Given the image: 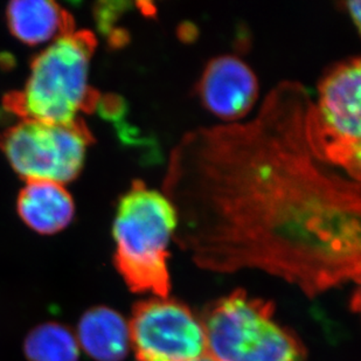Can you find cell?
<instances>
[{"instance_id": "cell-12", "label": "cell", "mask_w": 361, "mask_h": 361, "mask_svg": "<svg viewBox=\"0 0 361 361\" xmlns=\"http://www.w3.org/2000/svg\"><path fill=\"white\" fill-rule=\"evenodd\" d=\"M25 355L30 361H78L79 343L61 324H42L26 338Z\"/></svg>"}, {"instance_id": "cell-10", "label": "cell", "mask_w": 361, "mask_h": 361, "mask_svg": "<svg viewBox=\"0 0 361 361\" xmlns=\"http://www.w3.org/2000/svg\"><path fill=\"white\" fill-rule=\"evenodd\" d=\"M11 33L28 46H37L75 31L72 14L48 0H16L8 4Z\"/></svg>"}, {"instance_id": "cell-3", "label": "cell", "mask_w": 361, "mask_h": 361, "mask_svg": "<svg viewBox=\"0 0 361 361\" xmlns=\"http://www.w3.org/2000/svg\"><path fill=\"white\" fill-rule=\"evenodd\" d=\"M177 225V213L166 195L133 180L120 199L113 226L115 263L131 291L169 296V245Z\"/></svg>"}, {"instance_id": "cell-11", "label": "cell", "mask_w": 361, "mask_h": 361, "mask_svg": "<svg viewBox=\"0 0 361 361\" xmlns=\"http://www.w3.org/2000/svg\"><path fill=\"white\" fill-rule=\"evenodd\" d=\"M76 341L94 360L122 361L129 350V326L113 309L95 307L81 318Z\"/></svg>"}, {"instance_id": "cell-4", "label": "cell", "mask_w": 361, "mask_h": 361, "mask_svg": "<svg viewBox=\"0 0 361 361\" xmlns=\"http://www.w3.org/2000/svg\"><path fill=\"white\" fill-rule=\"evenodd\" d=\"M206 355L215 361H304L305 350L274 321V305L243 290L222 297L200 319Z\"/></svg>"}, {"instance_id": "cell-13", "label": "cell", "mask_w": 361, "mask_h": 361, "mask_svg": "<svg viewBox=\"0 0 361 361\" xmlns=\"http://www.w3.org/2000/svg\"><path fill=\"white\" fill-rule=\"evenodd\" d=\"M345 10L348 11V16L353 20L355 28L360 31L361 27V8L359 0H352L344 4Z\"/></svg>"}, {"instance_id": "cell-2", "label": "cell", "mask_w": 361, "mask_h": 361, "mask_svg": "<svg viewBox=\"0 0 361 361\" xmlns=\"http://www.w3.org/2000/svg\"><path fill=\"white\" fill-rule=\"evenodd\" d=\"M96 46L88 30L56 39L33 59L24 89L5 96V110L20 120L46 123H72L80 113H92L101 99L88 82Z\"/></svg>"}, {"instance_id": "cell-7", "label": "cell", "mask_w": 361, "mask_h": 361, "mask_svg": "<svg viewBox=\"0 0 361 361\" xmlns=\"http://www.w3.org/2000/svg\"><path fill=\"white\" fill-rule=\"evenodd\" d=\"M128 326L138 361H197L206 355L200 319L178 300L158 297L140 302Z\"/></svg>"}, {"instance_id": "cell-5", "label": "cell", "mask_w": 361, "mask_h": 361, "mask_svg": "<svg viewBox=\"0 0 361 361\" xmlns=\"http://www.w3.org/2000/svg\"><path fill=\"white\" fill-rule=\"evenodd\" d=\"M360 85V59L334 66L318 85L310 116L311 137L319 154L357 181L361 178Z\"/></svg>"}, {"instance_id": "cell-1", "label": "cell", "mask_w": 361, "mask_h": 361, "mask_svg": "<svg viewBox=\"0 0 361 361\" xmlns=\"http://www.w3.org/2000/svg\"><path fill=\"white\" fill-rule=\"evenodd\" d=\"M314 99L280 82L248 122L200 126L171 150L163 193L173 240L202 269H259L314 296L359 283L360 181L324 159Z\"/></svg>"}, {"instance_id": "cell-14", "label": "cell", "mask_w": 361, "mask_h": 361, "mask_svg": "<svg viewBox=\"0 0 361 361\" xmlns=\"http://www.w3.org/2000/svg\"><path fill=\"white\" fill-rule=\"evenodd\" d=\"M197 361H215L214 359L209 358L208 355H204L202 358L198 359Z\"/></svg>"}, {"instance_id": "cell-8", "label": "cell", "mask_w": 361, "mask_h": 361, "mask_svg": "<svg viewBox=\"0 0 361 361\" xmlns=\"http://www.w3.org/2000/svg\"><path fill=\"white\" fill-rule=\"evenodd\" d=\"M201 103L222 121L234 123L252 109L259 96V82L245 61L221 55L208 61L198 83Z\"/></svg>"}, {"instance_id": "cell-6", "label": "cell", "mask_w": 361, "mask_h": 361, "mask_svg": "<svg viewBox=\"0 0 361 361\" xmlns=\"http://www.w3.org/2000/svg\"><path fill=\"white\" fill-rule=\"evenodd\" d=\"M94 142L82 118L72 123L20 120L0 133V150L25 180H74Z\"/></svg>"}, {"instance_id": "cell-9", "label": "cell", "mask_w": 361, "mask_h": 361, "mask_svg": "<svg viewBox=\"0 0 361 361\" xmlns=\"http://www.w3.org/2000/svg\"><path fill=\"white\" fill-rule=\"evenodd\" d=\"M18 214L42 235L61 232L73 221L75 204L63 185L49 180H26L18 195Z\"/></svg>"}]
</instances>
